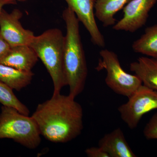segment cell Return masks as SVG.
Wrapping results in <instances>:
<instances>
[{
  "label": "cell",
  "mask_w": 157,
  "mask_h": 157,
  "mask_svg": "<svg viewBox=\"0 0 157 157\" xmlns=\"http://www.w3.org/2000/svg\"><path fill=\"white\" fill-rule=\"evenodd\" d=\"M157 0H132L123 8L122 18L116 23L113 29L134 33L146 23L149 12Z\"/></svg>",
  "instance_id": "8"
},
{
  "label": "cell",
  "mask_w": 157,
  "mask_h": 157,
  "mask_svg": "<svg viewBox=\"0 0 157 157\" xmlns=\"http://www.w3.org/2000/svg\"><path fill=\"white\" fill-rule=\"evenodd\" d=\"M85 152L89 157H109L108 154L99 146L88 148Z\"/></svg>",
  "instance_id": "18"
},
{
  "label": "cell",
  "mask_w": 157,
  "mask_h": 157,
  "mask_svg": "<svg viewBox=\"0 0 157 157\" xmlns=\"http://www.w3.org/2000/svg\"><path fill=\"white\" fill-rule=\"evenodd\" d=\"M99 53L101 59L95 69L98 71L106 70L105 82L114 93L128 98L142 85L137 75L129 74L123 70L115 52L104 49Z\"/></svg>",
  "instance_id": "5"
},
{
  "label": "cell",
  "mask_w": 157,
  "mask_h": 157,
  "mask_svg": "<svg viewBox=\"0 0 157 157\" xmlns=\"http://www.w3.org/2000/svg\"><path fill=\"white\" fill-rule=\"evenodd\" d=\"M41 135L32 117L3 105L0 113V139H11L27 148L34 149L41 143Z\"/></svg>",
  "instance_id": "4"
},
{
  "label": "cell",
  "mask_w": 157,
  "mask_h": 157,
  "mask_svg": "<svg viewBox=\"0 0 157 157\" xmlns=\"http://www.w3.org/2000/svg\"><path fill=\"white\" fill-rule=\"evenodd\" d=\"M18 1H20V2H23V1H25L26 0H17Z\"/></svg>",
  "instance_id": "21"
},
{
  "label": "cell",
  "mask_w": 157,
  "mask_h": 157,
  "mask_svg": "<svg viewBox=\"0 0 157 157\" xmlns=\"http://www.w3.org/2000/svg\"><path fill=\"white\" fill-rule=\"evenodd\" d=\"M65 36L59 29H51L35 36L30 45L42 61L51 77L53 94L60 93L67 86L65 73L64 53Z\"/></svg>",
  "instance_id": "3"
},
{
  "label": "cell",
  "mask_w": 157,
  "mask_h": 157,
  "mask_svg": "<svg viewBox=\"0 0 157 157\" xmlns=\"http://www.w3.org/2000/svg\"><path fill=\"white\" fill-rule=\"evenodd\" d=\"M11 47L0 34V61L9 52Z\"/></svg>",
  "instance_id": "19"
},
{
  "label": "cell",
  "mask_w": 157,
  "mask_h": 157,
  "mask_svg": "<svg viewBox=\"0 0 157 157\" xmlns=\"http://www.w3.org/2000/svg\"><path fill=\"white\" fill-rule=\"evenodd\" d=\"M34 74L0 63V81L12 90L20 91L30 84Z\"/></svg>",
  "instance_id": "14"
},
{
  "label": "cell",
  "mask_w": 157,
  "mask_h": 157,
  "mask_svg": "<svg viewBox=\"0 0 157 157\" xmlns=\"http://www.w3.org/2000/svg\"><path fill=\"white\" fill-rule=\"evenodd\" d=\"M12 90L0 81V103L3 106L13 107L21 113L29 115L30 112L28 108L17 99Z\"/></svg>",
  "instance_id": "16"
},
{
  "label": "cell",
  "mask_w": 157,
  "mask_h": 157,
  "mask_svg": "<svg viewBox=\"0 0 157 157\" xmlns=\"http://www.w3.org/2000/svg\"><path fill=\"white\" fill-rule=\"evenodd\" d=\"M17 0H0V13L3 9V7L6 5H16Z\"/></svg>",
  "instance_id": "20"
},
{
  "label": "cell",
  "mask_w": 157,
  "mask_h": 157,
  "mask_svg": "<svg viewBox=\"0 0 157 157\" xmlns=\"http://www.w3.org/2000/svg\"><path fill=\"white\" fill-rule=\"evenodd\" d=\"M75 13L78 20L89 33L93 43L104 48L105 41L98 27L95 18L94 6L96 0H64Z\"/></svg>",
  "instance_id": "9"
},
{
  "label": "cell",
  "mask_w": 157,
  "mask_h": 157,
  "mask_svg": "<svg viewBox=\"0 0 157 157\" xmlns=\"http://www.w3.org/2000/svg\"><path fill=\"white\" fill-rule=\"evenodd\" d=\"M32 117L41 135L54 143H67L76 138L83 128V109L75 98L60 93L39 104Z\"/></svg>",
  "instance_id": "1"
},
{
  "label": "cell",
  "mask_w": 157,
  "mask_h": 157,
  "mask_svg": "<svg viewBox=\"0 0 157 157\" xmlns=\"http://www.w3.org/2000/svg\"><path fill=\"white\" fill-rule=\"evenodd\" d=\"M38 56L29 45L11 47L0 63L21 71L30 72L38 60Z\"/></svg>",
  "instance_id": "10"
},
{
  "label": "cell",
  "mask_w": 157,
  "mask_h": 157,
  "mask_svg": "<svg viewBox=\"0 0 157 157\" xmlns=\"http://www.w3.org/2000/svg\"><path fill=\"white\" fill-rule=\"evenodd\" d=\"M98 146L107 153L109 157H137L120 128L104 135L99 140Z\"/></svg>",
  "instance_id": "11"
},
{
  "label": "cell",
  "mask_w": 157,
  "mask_h": 157,
  "mask_svg": "<svg viewBox=\"0 0 157 157\" xmlns=\"http://www.w3.org/2000/svg\"><path fill=\"white\" fill-rule=\"evenodd\" d=\"M132 0H96L95 16L104 27L113 26L116 23L114 15Z\"/></svg>",
  "instance_id": "13"
},
{
  "label": "cell",
  "mask_w": 157,
  "mask_h": 157,
  "mask_svg": "<svg viewBox=\"0 0 157 157\" xmlns=\"http://www.w3.org/2000/svg\"><path fill=\"white\" fill-rule=\"evenodd\" d=\"M143 133L147 139L157 140V113L151 117L146 124Z\"/></svg>",
  "instance_id": "17"
},
{
  "label": "cell",
  "mask_w": 157,
  "mask_h": 157,
  "mask_svg": "<svg viewBox=\"0 0 157 157\" xmlns=\"http://www.w3.org/2000/svg\"><path fill=\"white\" fill-rule=\"evenodd\" d=\"M128 99L118 111L129 128L134 129L144 115L157 109V91L142 84Z\"/></svg>",
  "instance_id": "6"
},
{
  "label": "cell",
  "mask_w": 157,
  "mask_h": 157,
  "mask_svg": "<svg viewBox=\"0 0 157 157\" xmlns=\"http://www.w3.org/2000/svg\"><path fill=\"white\" fill-rule=\"evenodd\" d=\"M66 24L64 61L69 87V95L75 98L84 89L88 68L79 33V22L75 13L67 7L63 12Z\"/></svg>",
  "instance_id": "2"
},
{
  "label": "cell",
  "mask_w": 157,
  "mask_h": 157,
  "mask_svg": "<svg viewBox=\"0 0 157 157\" xmlns=\"http://www.w3.org/2000/svg\"><path fill=\"white\" fill-rule=\"evenodd\" d=\"M132 48L136 53L157 58V25L146 29L144 33L133 42Z\"/></svg>",
  "instance_id": "15"
},
{
  "label": "cell",
  "mask_w": 157,
  "mask_h": 157,
  "mask_svg": "<svg viewBox=\"0 0 157 157\" xmlns=\"http://www.w3.org/2000/svg\"><path fill=\"white\" fill-rule=\"evenodd\" d=\"M130 69L142 84L157 91V58L140 57L130 64Z\"/></svg>",
  "instance_id": "12"
},
{
  "label": "cell",
  "mask_w": 157,
  "mask_h": 157,
  "mask_svg": "<svg viewBox=\"0 0 157 157\" xmlns=\"http://www.w3.org/2000/svg\"><path fill=\"white\" fill-rule=\"evenodd\" d=\"M22 15L18 9L10 13L3 9L0 13V34L11 47L29 45L35 36L33 32L23 27L20 21Z\"/></svg>",
  "instance_id": "7"
}]
</instances>
